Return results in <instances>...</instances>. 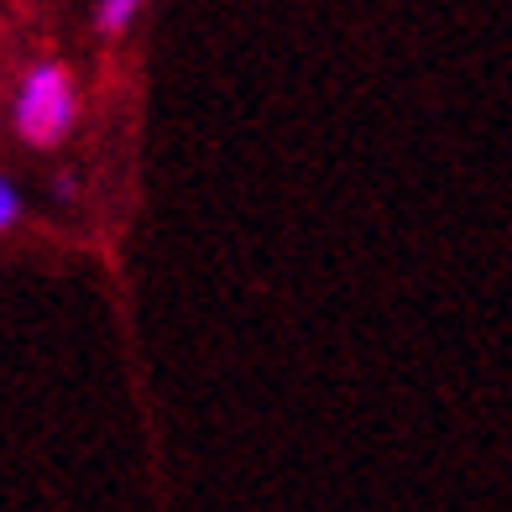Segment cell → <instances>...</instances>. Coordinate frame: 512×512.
<instances>
[{
    "label": "cell",
    "instance_id": "cell-1",
    "mask_svg": "<svg viewBox=\"0 0 512 512\" xmlns=\"http://www.w3.org/2000/svg\"><path fill=\"white\" fill-rule=\"evenodd\" d=\"M79 126V84L63 63L42 58L16 79L11 100V131L16 142H27L32 152H53L68 142V131Z\"/></svg>",
    "mask_w": 512,
    "mask_h": 512
},
{
    "label": "cell",
    "instance_id": "cell-2",
    "mask_svg": "<svg viewBox=\"0 0 512 512\" xmlns=\"http://www.w3.org/2000/svg\"><path fill=\"white\" fill-rule=\"evenodd\" d=\"M147 0H100L95 6V32L100 37H126L131 32V21L142 16Z\"/></svg>",
    "mask_w": 512,
    "mask_h": 512
},
{
    "label": "cell",
    "instance_id": "cell-3",
    "mask_svg": "<svg viewBox=\"0 0 512 512\" xmlns=\"http://www.w3.org/2000/svg\"><path fill=\"white\" fill-rule=\"evenodd\" d=\"M21 220V194H16V183L0 173V230H11Z\"/></svg>",
    "mask_w": 512,
    "mask_h": 512
}]
</instances>
